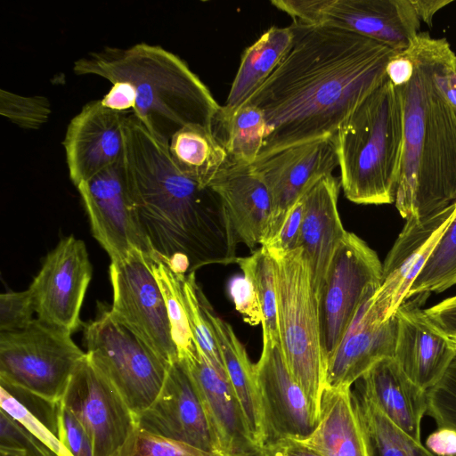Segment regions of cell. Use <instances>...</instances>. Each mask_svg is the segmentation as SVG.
I'll return each instance as SVG.
<instances>
[{
	"instance_id": "22",
	"label": "cell",
	"mask_w": 456,
	"mask_h": 456,
	"mask_svg": "<svg viewBox=\"0 0 456 456\" xmlns=\"http://www.w3.org/2000/svg\"><path fill=\"white\" fill-rule=\"evenodd\" d=\"M322 25L363 36L397 53L420 32L411 0H329Z\"/></svg>"
},
{
	"instance_id": "31",
	"label": "cell",
	"mask_w": 456,
	"mask_h": 456,
	"mask_svg": "<svg viewBox=\"0 0 456 456\" xmlns=\"http://www.w3.org/2000/svg\"><path fill=\"white\" fill-rule=\"evenodd\" d=\"M367 437L370 456H436L397 428L358 388L353 391Z\"/></svg>"
},
{
	"instance_id": "39",
	"label": "cell",
	"mask_w": 456,
	"mask_h": 456,
	"mask_svg": "<svg viewBox=\"0 0 456 456\" xmlns=\"http://www.w3.org/2000/svg\"><path fill=\"white\" fill-rule=\"evenodd\" d=\"M428 413L438 428L456 431V355L439 381L428 390Z\"/></svg>"
},
{
	"instance_id": "38",
	"label": "cell",
	"mask_w": 456,
	"mask_h": 456,
	"mask_svg": "<svg viewBox=\"0 0 456 456\" xmlns=\"http://www.w3.org/2000/svg\"><path fill=\"white\" fill-rule=\"evenodd\" d=\"M0 409L16 419L56 456H72L54 431L51 430L20 399L1 387Z\"/></svg>"
},
{
	"instance_id": "36",
	"label": "cell",
	"mask_w": 456,
	"mask_h": 456,
	"mask_svg": "<svg viewBox=\"0 0 456 456\" xmlns=\"http://www.w3.org/2000/svg\"><path fill=\"white\" fill-rule=\"evenodd\" d=\"M111 456H221L195 446L159 436L138 427Z\"/></svg>"
},
{
	"instance_id": "35",
	"label": "cell",
	"mask_w": 456,
	"mask_h": 456,
	"mask_svg": "<svg viewBox=\"0 0 456 456\" xmlns=\"http://www.w3.org/2000/svg\"><path fill=\"white\" fill-rule=\"evenodd\" d=\"M182 288L183 303L195 345L211 365L227 378L215 334L201 305L200 288L196 282L195 273L183 276Z\"/></svg>"
},
{
	"instance_id": "45",
	"label": "cell",
	"mask_w": 456,
	"mask_h": 456,
	"mask_svg": "<svg viewBox=\"0 0 456 456\" xmlns=\"http://www.w3.org/2000/svg\"><path fill=\"white\" fill-rule=\"evenodd\" d=\"M329 0H273L271 3L285 12L294 23L318 26L322 23L323 11Z\"/></svg>"
},
{
	"instance_id": "32",
	"label": "cell",
	"mask_w": 456,
	"mask_h": 456,
	"mask_svg": "<svg viewBox=\"0 0 456 456\" xmlns=\"http://www.w3.org/2000/svg\"><path fill=\"white\" fill-rule=\"evenodd\" d=\"M252 283L262 313L263 345L280 342L273 259L265 248L236 262Z\"/></svg>"
},
{
	"instance_id": "12",
	"label": "cell",
	"mask_w": 456,
	"mask_h": 456,
	"mask_svg": "<svg viewBox=\"0 0 456 456\" xmlns=\"http://www.w3.org/2000/svg\"><path fill=\"white\" fill-rule=\"evenodd\" d=\"M93 275L85 242L62 238L45 256L28 289L39 320L73 333L81 325V307Z\"/></svg>"
},
{
	"instance_id": "24",
	"label": "cell",
	"mask_w": 456,
	"mask_h": 456,
	"mask_svg": "<svg viewBox=\"0 0 456 456\" xmlns=\"http://www.w3.org/2000/svg\"><path fill=\"white\" fill-rule=\"evenodd\" d=\"M209 187L221 200L236 241L251 250L261 245L272 217L273 200L253 166L229 164Z\"/></svg>"
},
{
	"instance_id": "21",
	"label": "cell",
	"mask_w": 456,
	"mask_h": 456,
	"mask_svg": "<svg viewBox=\"0 0 456 456\" xmlns=\"http://www.w3.org/2000/svg\"><path fill=\"white\" fill-rule=\"evenodd\" d=\"M361 305L342 341L326 363L325 387H351L374 364L394 358L396 318L382 321L371 298Z\"/></svg>"
},
{
	"instance_id": "26",
	"label": "cell",
	"mask_w": 456,
	"mask_h": 456,
	"mask_svg": "<svg viewBox=\"0 0 456 456\" xmlns=\"http://www.w3.org/2000/svg\"><path fill=\"white\" fill-rule=\"evenodd\" d=\"M300 442L322 456H370L351 387H324L316 425Z\"/></svg>"
},
{
	"instance_id": "23",
	"label": "cell",
	"mask_w": 456,
	"mask_h": 456,
	"mask_svg": "<svg viewBox=\"0 0 456 456\" xmlns=\"http://www.w3.org/2000/svg\"><path fill=\"white\" fill-rule=\"evenodd\" d=\"M340 183L332 175L305 193V213L297 248L302 249L319 297L332 256L346 236L338 209Z\"/></svg>"
},
{
	"instance_id": "20",
	"label": "cell",
	"mask_w": 456,
	"mask_h": 456,
	"mask_svg": "<svg viewBox=\"0 0 456 456\" xmlns=\"http://www.w3.org/2000/svg\"><path fill=\"white\" fill-rule=\"evenodd\" d=\"M182 360L196 387L221 456H256L258 448L228 379L200 349Z\"/></svg>"
},
{
	"instance_id": "51",
	"label": "cell",
	"mask_w": 456,
	"mask_h": 456,
	"mask_svg": "<svg viewBox=\"0 0 456 456\" xmlns=\"http://www.w3.org/2000/svg\"><path fill=\"white\" fill-rule=\"evenodd\" d=\"M452 299L456 300V295L451 297Z\"/></svg>"
},
{
	"instance_id": "47",
	"label": "cell",
	"mask_w": 456,
	"mask_h": 456,
	"mask_svg": "<svg viewBox=\"0 0 456 456\" xmlns=\"http://www.w3.org/2000/svg\"><path fill=\"white\" fill-rule=\"evenodd\" d=\"M103 106L113 110L125 112L133 109L134 97L131 86L125 82H115L110 90L101 99Z\"/></svg>"
},
{
	"instance_id": "8",
	"label": "cell",
	"mask_w": 456,
	"mask_h": 456,
	"mask_svg": "<svg viewBox=\"0 0 456 456\" xmlns=\"http://www.w3.org/2000/svg\"><path fill=\"white\" fill-rule=\"evenodd\" d=\"M86 356L122 395L135 418L159 395L170 366L110 309L85 325Z\"/></svg>"
},
{
	"instance_id": "17",
	"label": "cell",
	"mask_w": 456,
	"mask_h": 456,
	"mask_svg": "<svg viewBox=\"0 0 456 456\" xmlns=\"http://www.w3.org/2000/svg\"><path fill=\"white\" fill-rule=\"evenodd\" d=\"M255 368L267 442L279 438L301 441L307 437L317 418L285 362L280 342L263 345Z\"/></svg>"
},
{
	"instance_id": "3",
	"label": "cell",
	"mask_w": 456,
	"mask_h": 456,
	"mask_svg": "<svg viewBox=\"0 0 456 456\" xmlns=\"http://www.w3.org/2000/svg\"><path fill=\"white\" fill-rule=\"evenodd\" d=\"M400 97L404 146L395 207L405 220L456 202V54L419 32L387 69Z\"/></svg>"
},
{
	"instance_id": "11",
	"label": "cell",
	"mask_w": 456,
	"mask_h": 456,
	"mask_svg": "<svg viewBox=\"0 0 456 456\" xmlns=\"http://www.w3.org/2000/svg\"><path fill=\"white\" fill-rule=\"evenodd\" d=\"M91 230L110 261L138 250L154 260L141 230L126 181L124 158L77 186Z\"/></svg>"
},
{
	"instance_id": "18",
	"label": "cell",
	"mask_w": 456,
	"mask_h": 456,
	"mask_svg": "<svg viewBox=\"0 0 456 456\" xmlns=\"http://www.w3.org/2000/svg\"><path fill=\"white\" fill-rule=\"evenodd\" d=\"M126 112L91 101L70 120L63 146L76 187L124 158Z\"/></svg>"
},
{
	"instance_id": "43",
	"label": "cell",
	"mask_w": 456,
	"mask_h": 456,
	"mask_svg": "<svg viewBox=\"0 0 456 456\" xmlns=\"http://www.w3.org/2000/svg\"><path fill=\"white\" fill-rule=\"evenodd\" d=\"M305 213V194L289 208L273 239L265 247L271 253H285L297 248Z\"/></svg>"
},
{
	"instance_id": "49",
	"label": "cell",
	"mask_w": 456,
	"mask_h": 456,
	"mask_svg": "<svg viewBox=\"0 0 456 456\" xmlns=\"http://www.w3.org/2000/svg\"><path fill=\"white\" fill-rule=\"evenodd\" d=\"M452 0H411L420 22L432 26L435 14L452 3Z\"/></svg>"
},
{
	"instance_id": "37",
	"label": "cell",
	"mask_w": 456,
	"mask_h": 456,
	"mask_svg": "<svg viewBox=\"0 0 456 456\" xmlns=\"http://www.w3.org/2000/svg\"><path fill=\"white\" fill-rule=\"evenodd\" d=\"M49 100L42 95L25 96L0 90V114L24 129H38L51 114Z\"/></svg>"
},
{
	"instance_id": "16",
	"label": "cell",
	"mask_w": 456,
	"mask_h": 456,
	"mask_svg": "<svg viewBox=\"0 0 456 456\" xmlns=\"http://www.w3.org/2000/svg\"><path fill=\"white\" fill-rule=\"evenodd\" d=\"M136 422L151 434L220 455L196 387L180 359L170 364L159 395Z\"/></svg>"
},
{
	"instance_id": "42",
	"label": "cell",
	"mask_w": 456,
	"mask_h": 456,
	"mask_svg": "<svg viewBox=\"0 0 456 456\" xmlns=\"http://www.w3.org/2000/svg\"><path fill=\"white\" fill-rule=\"evenodd\" d=\"M34 302L29 289L0 295V332L26 328L35 318Z\"/></svg>"
},
{
	"instance_id": "29",
	"label": "cell",
	"mask_w": 456,
	"mask_h": 456,
	"mask_svg": "<svg viewBox=\"0 0 456 456\" xmlns=\"http://www.w3.org/2000/svg\"><path fill=\"white\" fill-rule=\"evenodd\" d=\"M168 150L178 169L202 187H209L229 165L227 153L212 130L200 125L177 131Z\"/></svg>"
},
{
	"instance_id": "25",
	"label": "cell",
	"mask_w": 456,
	"mask_h": 456,
	"mask_svg": "<svg viewBox=\"0 0 456 456\" xmlns=\"http://www.w3.org/2000/svg\"><path fill=\"white\" fill-rule=\"evenodd\" d=\"M355 384L397 428L421 442L420 424L428 412V391L413 383L394 358L378 362Z\"/></svg>"
},
{
	"instance_id": "6",
	"label": "cell",
	"mask_w": 456,
	"mask_h": 456,
	"mask_svg": "<svg viewBox=\"0 0 456 456\" xmlns=\"http://www.w3.org/2000/svg\"><path fill=\"white\" fill-rule=\"evenodd\" d=\"M269 253L274 265L283 357L318 420L325 387L326 361L321 339L319 299L311 271L300 248L285 253Z\"/></svg>"
},
{
	"instance_id": "2",
	"label": "cell",
	"mask_w": 456,
	"mask_h": 456,
	"mask_svg": "<svg viewBox=\"0 0 456 456\" xmlns=\"http://www.w3.org/2000/svg\"><path fill=\"white\" fill-rule=\"evenodd\" d=\"M124 166L136 216L154 260L187 275L236 262V241L221 200L174 163L168 142L134 114L124 123Z\"/></svg>"
},
{
	"instance_id": "1",
	"label": "cell",
	"mask_w": 456,
	"mask_h": 456,
	"mask_svg": "<svg viewBox=\"0 0 456 456\" xmlns=\"http://www.w3.org/2000/svg\"><path fill=\"white\" fill-rule=\"evenodd\" d=\"M291 48L249 98L265 118L256 161L294 145L335 136L354 109L387 79L397 52L326 25L292 23Z\"/></svg>"
},
{
	"instance_id": "19",
	"label": "cell",
	"mask_w": 456,
	"mask_h": 456,
	"mask_svg": "<svg viewBox=\"0 0 456 456\" xmlns=\"http://www.w3.org/2000/svg\"><path fill=\"white\" fill-rule=\"evenodd\" d=\"M427 299L422 295L409 297L397 309L394 356L405 375L426 391L439 381L456 355L447 336L421 308Z\"/></svg>"
},
{
	"instance_id": "48",
	"label": "cell",
	"mask_w": 456,
	"mask_h": 456,
	"mask_svg": "<svg viewBox=\"0 0 456 456\" xmlns=\"http://www.w3.org/2000/svg\"><path fill=\"white\" fill-rule=\"evenodd\" d=\"M427 448L437 456H456V431L442 428L427 438Z\"/></svg>"
},
{
	"instance_id": "41",
	"label": "cell",
	"mask_w": 456,
	"mask_h": 456,
	"mask_svg": "<svg viewBox=\"0 0 456 456\" xmlns=\"http://www.w3.org/2000/svg\"><path fill=\"white\" fill-rule=\"evenodd\" d=\"M54 432L72 456H94L91 440L73 413L61 402L54 412Z\"/></svg>"
},
{
	"instance_id": "15",
	"label": "cell",
	"mask_w": 456,
	"mask_h": 456,
	"mask_svg": "<svg viewBox=\"0 0 456 456\" xmlns=\"http://www.w3.org/2000/svg\"><path fill=\"white\" fill-rule=\"evenodd\" d=\"M456 217V202L425 218H408L382 265L371 303L382 321L395 316L412 282Z\"/></svg>"
},
{
	"instance_id": "33",
	"label": "cell",
	"mask_w": 456,
	"mask_h": 456,
	"mask_svg": "<svg viewBox=\"0 0 456 456\" xmlns=\"http://www.w3.org/2000/svg\"><path fill=\"white\" fill-rule=\"evenodd\" d=\"M456 285V217L412 282L406 298L441 293Z\"/></svg>"
},
{
	"instance_id": "7",
	"label": "cell",
	"mask_w": 456,
	"mask_h": 456,
	"mask_svg": "<svg viewBox=\"0 0 456 456\" xmlns=\"http://www.w3.org/2000/svg\"><path fill=\"white\" fill-rule=\"evenodd\" d=\"M71 334L38 318L22 330L0 332L1 387L56 407L86 356Z\"/></svg>"
},
{
	"instance_id": "10",
	"label": "cell",
	"mask_w": 456,
	"mask_h": 456,
	"mask_svg": "<svg viewBox=\"0 0 456 456\" xmlns=\"http://www.w3.org/2000/svg\"><path fill=\"white\" fill-rule=\"evenodd\" d=\"M141 251L110 261L111 315L135 334L165 362L178 360L170 322L151 262Z\"/></svg>"
},
{
	"instance_id": "14",
	"label": "cell",
	"mask_w": 456,
	"mask_h": 456,
	"mask_svg": "<svg viewBox=\"0 0 456 456\" xmlns=\"http://www.w3.org/2000/svg\"><path fill=\"white\" fill-rule=\"evenodd\" d=\"M273 200V213L261 247L278 232L289 208L320 179L338 166L336 137L291 146L253 165Z\"/></svg>"
},
{
	"instance_id": "27",
	"label": "cell",
	"mask_w": 456,
	"mask_h": 456,
	"mask_svg": "<svg viewBox=\"0 0 456 456\" xmlns=\"http://www.w3.org/2000/svg\"><path fill=\"white\" fill-rule=\"evenodd\" d=\"M200 297L204 313L215 334L227 379L259 450L267 442L268 436L255 364L250 361L232 327L216 314L201 289Z\"/></svg>"
},
{
	"instance_id": "9",
	"label": "cell",
	"mask_w": 456,
	"mask_h": 456,
	"mask_svg": "<svg viewBox=\"0 0 456 456\" xmlns=\"http://www.w3.org/2000/svg\"><path fill=\"white\" fill-rule=\"evenodd\" d=\"M382 265L377 253L353 232H347L338 246L318 297L326 363L361 305L379 288Z\"/></svg>"
},
{
	"instance_id": "30",
	"label": "cell",
	"mask_w": 456,
	"mask_h": 456,
	"mask_svg": "<svg viewBox=\"0 0 456 456\" xmlns=\"http://www.w3.org/2000/svg\"><path fill=\"white\" fill-rule=\"evenodd\" d=\"M265 131L263 111L249 102L232 111L220 106L212 123V133L224 148L229 164L236 166H251L256 162Z\"/></svg>"
},
{
	"instance_id": "28",
	"label": "cell",
	"mask_w": 456,
	"mask_h": 456,
	"mask_svg": "<svg viewBox=\"0 0 456 456\" xmlns=\"http://www.w3.org/2000/svg\"><path fill=\"white\" fill-rule=\"evenodd\" d=\"M293 40L291 26L272 27L248 47L222 108L232 111L246 103L284 59Z\"/></svg>"
},
{
	"instance_id": "34",
	"label": "cell",
	"mask_w": 456,
	"mask_h": 456,
	"mask_svg": "<svg viewBox=\"0 0 456 456\" xmlns=\"http://www.w3.org/2000/svg\"><path fill=\"white\" fill-rule=\"evenodd\" d=\"M153 275L162 292L178 359L193 353L196 345L183 303L182 278L159 260L151 262Z\"/></svg>"
},
{
	"instance_id": "50",
	"label": "cell",
	"mask_w": 456,
	"mask_h": 456,
	"mask_svg": "<svg viewBox=\"0 0 456 456\" xmlns=\"http://www.w3.org/2000/svg\"><path fill=\"white\" fill-rule=\"evenodd\" d=\"M451 346L456 351V334L447 335Z\"/></svg>"
},
{
	"instance_id": "5",
	"label": "cell",
	"mask_w": 456,
	"mask_h": 456,
	"mask_svg": "<svg viewBox=\"0 0 456 456\" xmlns=\"http://www.w3.org/2000/svg\"><path fill=\"white\" fill-rule=\"evenodd\" d=\"M335 137L347 200L363 205L395 203L404 133L400 97L388 77L346 118Z\"/></svg>"
},
{
	"instance_id": "4",
	"label": "cell",
	"mask_w": 456,
	"mask_h": 456,
	"mask_svg": "<svg viewBox=\"0 0 456 456\" xmlns=\"http://www.w3.org/2000/svg\"><path fill=\"white\" fill-rule=\"evenodd\" d=\"M77 75H94L128 84L133 114L155 136L169 142L189 125L212 130L220 105L185 61L159 45L135 44L104 47L75 61Z\"/></svg>"
},
{
	"instance_id": "46",
	"label": "cell",
	"mask_w": 456,
	"mask_h": 456,
	"mask_svg": "<svg viewBox=\"0 0 456 456\" xmlns=\"http://www.w3.org/2000/svg\"><path fill=\"white\" fill-rule=\"evenodd\" d=\"M256 456H322L300 441L291 438H279L262 445Z\"/></svg>"
},
{
	"instance_id": "40",
	"label": "cell",
	"mask_w": 456,
	"mask_h": 456,
	"mask_svg": "<svg viewBox=\"0 0 456 456\" xmlns=\"http://www.w3.org/2000/svg\"><path fill=\"white\" fill-rule=\"evenodd\" d=\"M0 456H56L16 419L0 410Z\"/></svg>"
},
{
	"instance_id": "13",
	"label": "cell",
	"mask_w": 456,
	"mask_h": 456,
	"mask_svg": "<svg viewBox=\"0 0 456 456\" xmlns=\"http://www.w3.org/2000/svg\"><path fill=\"white\" fill-rule=\"evenodd\" d=\"M61 403L86 430L94 456H111L137 427L122 395L87 356L71 377Z\"/></svg>"
},
{
	"instance_id": "44",
	"label": "cell",
	"mask_w": 456,
	"mask_h": 456,
	"mask_svg": "<svg viewBox=\"0 0 456 456\" xmlns=\"http://www.w3.org/2000/svg\"><path fill=\"white\" fill-rule=\"evenodd\" d=\"M228 291L236 310L245 322L251 326L262 323V313L256 290L251 281L243 276H233L228 283Z\"/></svg>"
}]
</instances>
